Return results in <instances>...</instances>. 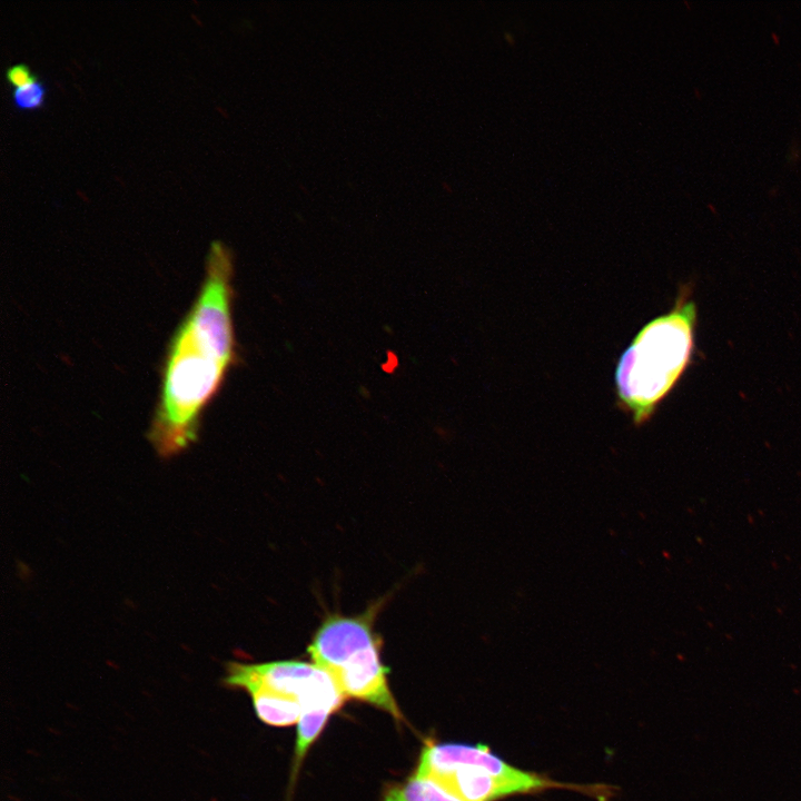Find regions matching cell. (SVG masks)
<instances>
[{
	"label": "cell",
	"instance_id": "cell-7",
	"mask_svg": "<svg viewBox=\"0 0 801 801\" xmlns=\"http://www.w3.org/2000/svg\"><path fill=\"white\" fill-rule=\"evenodd\" d=\"M384 801H459L436 782L413 777L406 782L392 787Z\"/></svg>",
	"mask_w": 801,
	"mask_h": 801
},
{
	"label": "cell",
	"instance_id": "cell-1",
	"mask_svg": "<svg viewBox=\"0 0 801 801\" xmlns=\"http://www.w3.org/2000/svg\"><path fill=\"white\" fill-rule=\"evenodd\" d=\"M233 269L230 250L212 241L200 291L170 343L162 372L149 438L164 457L196 439L202 411L235 363Z\"/></svg>",
	"mask_w": 801,
	"mask_h": 801
},
{
	"label": "cell",
	"instance_id": "cell-9",
	"mask_svg": "<svg viewBox=\"0 0 801 801\" xmlns=\"http://www.w3.org/2000/svg\"><path fill=\"white\" fill-rule=\"evenodd\" d=\"M4 76L8 83L13 88L21 87L37 77V75L32 73L30 67L23 62L9 66Z\"/></svg>",
	"mask_w": 801,
	"mask_h": 801
},
{
	"label": "cell",
	"instance_id": "cell-5",
	"mask_svg": "<svg viewBox=\"0 0 801 801\" xmlns=\"http://www.w3.org/2000/svg\"><path fill=\"white\" fill-rule=\"evenodd\" d=\"M246 682L260 684L296 700L301 706V713L332 714L343 705L346 699L332 675L314 662L228 663L224 683L231 688H238Z\"/></svg>",
	"mask_w": 801,
	"mask_h": 801
},
{
	"label": "cell",
	"instance_id": "cell-6",
	"mask_svg": "<svg viewBox=\"0 0 801 801\" xmlns=\"http://www.w3.org/2000/svg\"><path fill=\"white\" fill-rule=\"evenodd\" d=\"M238 688L250 694L257 716L263 722L274 726H287L298 722L301 706L296 700L254 682L243 683Z\"/></svg>",
	"mask_w": 801,
	"mask_h": 801
},
{
	"label": "cell",
	"instance_id": "cell-3",
	"mask_svg": "<svg viewBox=\"0 0 801 801\" xmlns=\"http://www.w3.org/2000/svg\"><path fill=\"white\" fill-rule=\"evenodd\" d=\"M377 605L356 616L328 615L308 646L313 662L326 670L345 698L369 703L397 721L402 712L382 662V640L374 631Z\"/></svg>",
	"mask_w": 801,
	"mask_h": 801
},
{
	"label": "cell",
	"instance_id": "cell-8",
	"mask_svg": "<svg viewBox=\"0 0 801 801\" xmlns=\"http://www.w3.org/2000/svg\"><path fill=\"white\" fill-rule=\"evenodd\" d=\"M46 93V85L36 77L28 83L13 88L11 99L19 110H36L43 106Z\"/></svg>",
	"mask_w": 801,
	"mask_h": 801
},
{
	"label": "cell",
	"instance_id": "cell-2",
	"mask_svg": "<svg viewBox=\"0 0 801 801\" xmlns=\"http://www.w3.org/2000/svg\"><path fill=\"white\" fill-rule=\"evenodd\" d=\"M696 306L681 297L666 314L644 325L615 369L620 407L635 425L647 422L685 372L694 348Z\"/></svg>",
	"mask_w": 801,
	"mask_h": 801
},
{
	"label": "cell",
	"instance_id": "cell-4",
	"mask_svg": "<svg viewBox=\"0 0 801 801\" xmlns=\"http://www.w3.org/2000/svg\"><path fill=\"white\" fill-rule=\"evenodd\" d=\"M414 775L436 782L459 801H492L546 784L544 779L511 767L486 746L458 743L426 745Z\"/></svg>",
	"mask_w": 801,
	"mask_h": 801
}]
</instances>
